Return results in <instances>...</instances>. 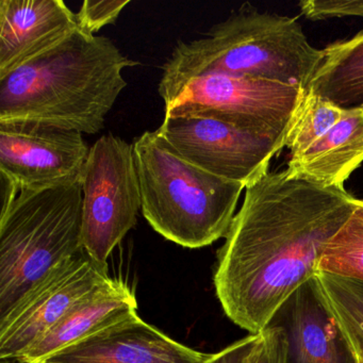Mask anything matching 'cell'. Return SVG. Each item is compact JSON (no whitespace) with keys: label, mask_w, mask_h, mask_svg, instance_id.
<instances>
[{"label":"cell","mask_w":363,"mask_h":363,"mask_svg":"<svg viewBox=\"0 0 363 363\" xmlns=\"http://www.w3.org/2000/svg\"><path fill=\"white\" fill-rule=\"evenodd\" d=\"M318 273L363 282V201L325 246Z\"/></svg>","instance_id":"obj_17"},{"label":"cell","mask_w":363,"mask_h":363,"mask_svg":"<svg viewBox=\"0 0 363 363\" xmlns=\"http://www.w3.org/2000/svg\"><path fill=\"white\" fill-rule=\"evenodd\" d=\"M82 245L101 264L137 225L141 189L133 144L116 135L99 138L82 171Z\"/></svg>","instance_id":"obj_7"},{"label":"cell","mask_w":363,"mask_h":363,"mask_svg":"<svg viewBox=\"0 0 363 363\" xmlns=\"http://www.w3.org/2000/svg\"><path fill=\"white\" fill-rule=\"evenodd\" d=\"M282 333L269 324L260 333L247 363H281Z\"/></svg>","instance_id":"obj_22"},{"label":"cell","mask_w":363,"mask_h":363,"mask_svg":"<svg viewBox=\"0 0 363 363\" xmlns=\"http://www.w3.org/2000/svg\"><path fill=\"white\" fill-rule=\"evenodd\" d=\"M158 133L189 162L246 186L269 172L284 143L207 116H165Z\"/></svg>","instance_id":"obj_8"},{"label":"cell","mask_w":363,"mask_h":363,"mask_svg":"<svg viewBox=\"0 0 363 363\" xmlns=\"http://www.w3.org/2000/svg\"><path fill=\"white\" fill-rule=\"evenodd\" d=\"M269 324L281 330V363H360L316 275L280 306Z\"/></svg>","instance_id":"obj_11"},{"label":"cell","mask_w":363,"mask_h":363,"mask_svg":"<svg viewBox=\"0 0 363 363\" xmlns=\"http://www.w3.org/2000/svg\"><path fill=\"white\" fill-rule=\"evenodd\" d=\"M129 4V0H86L82 3L79 12L76 13L79 29L90 35H95L107 25L114 24Z\"/></svg>","instance_id":"obj_20"},{"label":"cell","mask_w":363,"mask_h":363,"mask_svg":"<svg viewBox=\"0 0 363 363\" xmlns=\"http://www.w3.org/2000/svg\"><path fill=\"white\" fill-rule=\"evenodd\" d=\"M109 277L108 265L86 250L57 267L0 318V359L22 356L78 299Z\"/></svg>","instance_id":"obj_10"},{"label":"cell","mask_w":363,"mask_h":363,"mask_svg":"<svg viewBox=\"0 0 363 363\" xmlns=\"http://www.w3.org/2000/svg\"><path fill=\"white\" fill-rule=\"evenodd\" d=\"M298 6L301 13L311 21L345 16L363 18V0H306Z\"/></svg>","instance_id":"obj_21"},{"label":"cell","mask_w":363,"mask_h":363,"mask_svg":"<svg viewBox=\"0 0 363 363\" xmlns=\"http://www.w3.org/2000/svg\"><path fill=\"white\" fill-rule=\"evenodd\" d=\"M259 333L250 335L227 346L220 352L210 354L205 363H247L250 352L256 345Z\"/></svg>","instance_id":"obj_23"},{"label":"cell","mask_w":363,"mask_h":363,"mask_svg":"<svg viewBox=\"0 0 363 363\" xmlns=\"http://www.w3.org/2000/svg\"><path fill=\"white\" fill-rule=\"evenodd\" d=\"M139 62L106 37L78 29L45 54L0 78V123L50 125L96 135Z\"/></svg>","instance_id":"obj_2"},{"label":"cell","mask_w":363,"mask_h":363,"mask_svg":"<svg viewBox=\"0 0 363 363\" xmlns=\"http://www.w3.org/2000/svg\"><path fill=\"white\" fill-rule=\"evenodd\" d=\"M322 57L295 18L261 13L247 3L201 39L179 42L159 84L214 72L307 90Z\"/></svg>","instance_id":"obj_3"},{"label":"cell","mask_w":363,"mask_h":363,"mask_svg":"<svg viewBox=\"0 0 363 363\" xmlns=\"http://www.w3.org/2000/svg\"><path fill=\"white\" fill-rule=\"evenodd\" d=\"M361 108H362V109H363V107H361Z\"/></svg>","instance_id":"obj_25"},{"label":"cell","mask_w":363,"mask_h":363,"mask_svg":"<svg viewBox=\"0 0 363 363\" xmlns=\"http://www.w3.org/2000/svg\"><path fill=\"white\" fill-rule=\"evenodd\" d=\"M133 144L142 214L155 231L186 248L226 237L244 184L195 167L158 130L145 131Z\"/></svg>","instance_id":"obj_4"},{"label":"cell","mask_w":363,"mask_h":363,"mask_svg":"<svg viewBox=\"0 0 363 363\" xmlns=\"http://www.w3.org/2000/svg\"><path fill=\"white\" fill-rule=\"evenodd\" d=\"M84 250L82 182L21 192L0 213V318Z\"/></svg>","instance_id":"obj_5"},{"label":"cell","mask_w":363,"mask_h":363,"mask_svg":"<svg viewBox=\"0 0 363 363\" xmlns=\"http://www.w3.org/2000/svg\"><path fill=\"white\" fill-rule=\"evenodd\" d=\"M245 190L218 250L214 286L226 315L257 335L316 275L325 246L358 199L288 169L267 172Z\"/></svg>","instance_id":"obj_1"},{"label":"cell","mask_w":363,"mask_h":363,"mask_svg":"<svg viewBox=\"0 0 363 363\" xmlns=\"http://www.w3.org/2000/svg\"><path fill=\"white\" fill-rule=\"evenodd\" d=\"M363 162V109H345L341 120L288 167L324 186L344 189V182Z\"/></svg>","instance_id":"obj_15"},{"label":"cell","mask_w":363,"mask_h":363,"mask_svg":"<svg viewBox=\"0 0 363 363\" xmlns=\"http://www.w3.org/2000/svg\"><path fill=\"white\" fill-rule=\"evenodd\" d=\"M327 303L363 363V282L316 274Z\"/></svg>","instance_id":"obj_18"},{"label":"cell","mask_w":363,"mask_h":363,"mask_svg":"<svg viewBox=\"0 0 363 363\" xmlns=\"http://www.w3.org/2000/svg\"><path fill=\"white\" fill-rule=\"evenodd\" d=\"M79 29L63 0H0V78L42 56Z\"/></svg>","instance_id":"obj_13"},{"label":"cell","mask_w":363,"mask_h":363,"mask_svg":"<svg viewBox=\"0 0 363 363\" xmlns=\"http://www.w3.org/2000/svg\"><path fill=\"white\" fill-rule=\"evenodd\" d=\"M209 354L178 343L135 315L63 348L44 363H205Z\"/></svg>","instance_id":"obj_12"},{"label":"cell","mask_w":363,"mask_h":363,"mask_svg":"<svg viewBox=\"0 0 363 363\" xmlns=\"http://www.w3.org/2000/svg\"><path fill=\"white\" fill-rule=\"evenodd\" d=\"M322 52L307 90L342 109L363 107V31L330 44Z\"/></svg>","instance_id":"obj_16"},{"label":"cell","mask_w":363,"mask_h":363,"mask_svg":"<svg viewBox=\"0 0 363 363\" xmlns=\"http://www.w3.org/2000/svg\"><path fill=\"white\" fill-rule=\"evenodd\" d=\"M165 116H207L284 142L305 89L226 74H199L159 84Z\"/></svg>","instance_id":"obj_6"},{"label":"cell","mask_w":363,"mask_h":363,"mask_svg":"<svg viewBox=\"0 0 363 363\" xmlns=\"http://www.w3.org/2000/svg\"><path fill=\"white\" fill-rule=\"evenodd\" d=\"M135 315V293L122 280L109 277L78 299L52 329L16 359L22 363H44L63 348Z\"/></svg>","instance_id":"obj_14"},{"label":"cell","mask_w":363,"mask_h":363,"mask_svg":"<svg viewBox=\"0 0 363 363\" xmlns=\"http://www.w3.org/2000/svg\"><path fill=\"white\" fill-rule=\"evenodd\" d=\"M344 111L345 109L325 97L306 90L284 139L291 158L299 156L333 128L341 120Z\"/></svg>","instance_id":"obj_19"},{"label":"cell","mask_w":363,"mask_h":363,"mask_svg":"<svg viewBox=\"0 0 363 363\" xmlns=\"http://www.w3.org/2000/svg\"><path fill=\"white\" fill-rule=\"evenodd\" d=\"M90 150L78 131L38 123H0V174L20 193L80 182Z\"/></svg>","instance_id":"obj_9"},{"label":"cell","mask_w":363,"mask_h":363,"mask_svg":"<svg viewBox=\"0 0 363 363\" xmlns=\"http://www.w3.org/2000/svg\"><path fill=\"white\" fill-rule=\"evenodd\" d=\"M12 363H16V362H12Z\"/></svg>","instance_id":"obj_24"}]
</instances>
